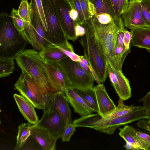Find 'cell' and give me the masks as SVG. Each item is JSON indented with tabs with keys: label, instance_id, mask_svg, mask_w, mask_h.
I'll return each instance as SVG.
<instances>
[{
	"label": "cell",
	"instance_id": "obj_10",
	"mask_svg": "<svg viewBox=\"0 0 150 150\" xmlns=\"http://www.w3.org/2000/svg\"><path fill=\"white\" fill-rule=\"evenodd\" d=\"M45 67L49 81L57 91L64 92L71 88L66 73L57 62L46 61Z\"/></svg>",
	"mask_w": 150,
	"mask_h": 150
},
{
	"label": "cell",
	"instance_id": "obj_7",
	"mask_svg": "<svg viewBox=\"0 0 150 150\" xmlns=\"http://www.w3.org/2000/svg\"><path fill=\"white\" fill-rule=\"evenodd\" d=\"M14 89L38 109H45L43 96L37 84L27 75L22 72L14 84Z\"/></svg>",
	"mask_w": 150,
	"mask_h": 150
},
{
	"label": "cell",
	"instance_id": "obj_28",
	"mask_svg": "<svg viewBox=\"0 0 150 150\" xmlns=\"http://www.w3.org/2000/svg\"><path fill=\"white\" fill-rule=\"evenodd\" d=\"M14 59L0 58V78L8 76L15 70Z\"/></svg>",
	"mask_w": 150,
	"mask_h": 150
},
{
	"label": "cell",
	"instance_id": "obj_4",
	"mask_svg": "<svg viewBox=\"0 0 150 150\" xmlns=\"http://www.w3.org/2000/svg\"><path fill=\"white\" fill-rule=\"evenodd\" d=\"M28 42L15 27L11 14H0V58L15 59Z\"/></svg>",
	"mask_w": 150,
	"mask_h": 150
},
{
	"label": "cell",
	"instance_id": "obj_12",
	"mask_svg": "<svg viewBox=\"0 0 150 150\" xmlns=\"http://www.w3.org/2000/svg\"><path fill=\"white\" fill-rule=\"evenodd\" d=\"M121 15L125 26L129 29L150 27L143 19L140 0L129 1L126 8Z\"/></svg>",
	"mask_w": 150,
	"mask_h": 150
},
{
	"label": "cell",
	"instance_id": "obj_35",
	"mask_svg": "<svg viewBox=\"0 0 150 150\" xmlns=\"http://www.w3.org/2000/svg\"><path fill=\"white\" fill-rule=\"evenodd\" d=\"M141 10L144 21L150 26V0H140Z\"/></svg>",
	"mask_w": 150,
	"mask_h": 150
},
{
	"label": "cell",
	"instance_id": "obj_26",
	"mask_svg": "<svg viewBox=\"0 0 150 150\" xmlns=\"http://www.w3.org/2000/svg\"><path fill=\"white\" fill-rule=\"evenodd\" d=\"M89 0L93 6L95 11V14L100 13H106L111 15L113 19L118 17L116 15L113 6L110 0Z\"/></svg>",
	"mask_w": 150,
	"mask_h": 150
},
{
	"label": "cell",
	"instance_id": "obj_47",
	"mask_svg": "<svg viewBox=\"0 0 150 150\" xmlns=\"http://www.w3.org/2000/svg\"><path fill=\"white\" fill-rule=\"evenodd\" d=\"M112 4L115 13L117 17L118 16L119 7L117 0H110Z\"/></svg>",
	"mask_w": 150,
	"mask_h": 150
},
{
	"label": "cell",
	"instance_id": "obj_30",
	"mask_svg": "<svg viewBox=\"0 0 150 150\" xmlns=\"http://www.w3.org/2000/svg\"><path fill=\"white\" fill-rule=\"evenodd\" d=\"M55 46L72 61L78 62L80 61V56L74 52L72 45L67 40L62 44Z\"/></svg>",
	"mask_w": 150,
	"mask_h": 150
},
{
	"label": "cell",
	"instance_id": "obj_39",
	"mask_svg": "<svg viewBox=\"0 0 150 150\" xmlns=\"http://www.w3.org/2000/svg\"><path fill=\"white\" fill-rule=\"evenodd\" d=\"M139 102H142L143 108L144 109L146 114L150 116V92L140 99Z\"/></svg>",
	"mask_w": 150,
	"mask_h": 150
},
{
	"label": "cell",
	"instance_id": "obj_11",
	"mask_svg": "<svg viewBox=\"0 0 150 150\" xmlns=\"http://www.w3.org/2000/svg\"><path fill=\"white\" fill-rule=\"evenodd\" d=\"M36 124L47 129L57 139L62 137L67 125L58 111L50 110L44 111L42 118Z\"/></svg>",
	"mask_w": 150,
	"mask_h": 150
},
{
	"label": "cell",
	"instance_id": "obj_40",
	"mask_svg": "<svg viewBox=\"0 0 150 150\" xmlns=\"http://www.w3.org/2000/svg\"><path fill=\"white\" fill-rule=\"evenodd\" d=\"M80 60L79 62L80 65L88 74L93 76L90 69V66L87 59L84 57L83 56H80Z\"/></svg>",
	"mask_w": 150,
	"mask_h": 150
},
{
	"label": "cell",
	"instance_id": "obj_19",
	"mask_svg": "<svg viewBox=\"0 0 150 150\" xmlns=\"http://www.w3.org/2000/svg\"><path fill=\"white\" fill-rule=\"evenodd\" d=\"M119 129L120 136L126 142L132 144L137 150H150V143L141 139L136 134V129L132 126L127 125Z\"/></svg>",
	"mask_w": 150,
	"mask_h": 150
},
{
	"label": "cell",
	"instance_id": "obj_32",
	"mask_svg": "<svg viewBox=\"0 0 150 150\" xmlns=\"http://www.w3.org/2000/svg\"><path fill=\"white\" fill-rule=\"evenodd\" d=\"M85 20L88 19L94 15L93 6L89 0H79Z\"/></svg>",
	"mask_w": 150,
	"mask_h": 150
},
{
	"label": "cell",
	"instance_id": "obj_2",
	"mask_svg": "<svg viewBox=\"0 0 150 150\" xmlns=\"http://www.w3.org/2000/svg\"><path fill=\"white\" fill-rule=\"evenodd\" d=\"M142 118L150 119L143 107L121 117L104 120L98 113L90 114L75 119L72 123L76 127L90 128L108 135L113 134L120 127Z\"/></svg>",
	"mask_w": 150,
	"mask_h": 150
},
{
	"label": "cell",
	"instance_id": "obj_23",
	"mask_svg": "<svg viewBox=\"0 0 150 150\" xmlns=\"http://www.w3.org/2000/svg\"><path fill=\"white\" fill-rule=\"evenodd\" d=\"M141 107L140 106L132 105H127L125 104L124 100L119 98L118 104L114 110L107 113L103 117L100 116L101 119L104 120H111L123 116Z\"/></svg>",
	"mask_w": 150,
	"mask_h": 150
},
{
	"label": "cell",
	"instance_id": "obj_33",
	"mask_svg": "<svg viewBox=\"0 0 150 150\" xmlns=\"http://www.w3.org/2000/svg\"><path fill=\"white\" fill-rule=\"evenodd\" d=\"M14 25L23 37L24 33V22L18 13V10L12 8L11 14Z\"/></svg>",
	"mask_w": 150,
	"mask_h": 150
},
{
	"label": "cell",
	"instance_id": "obj_49",
	"mask_svg": "<svg viewBox=\"0 0 150 150\" xmlns=\"http://www.w3.org/2000/svg\"><path fill=\"white\" fill-rule=\"evenodd\" d=\"M1 112V110H0V112Z\"/></svg>",
	"mask_w": 150,
	"mask_h": 150
},
{
	"label": "cell",
	"instance_id": "obj_20",
	"mask_svg": "<svg viewBox=\"0 0 150 150\" xmlns=\"http://www.w3.org/2000/svg\"><path fill=\"white\" fill-rule=\"evenodd\" d=\"M13 97L20 112L25 119L32 124H36L39 120L33 105L21 95L15 94Z\"/></svg>",
	"mask_w": 150,
	"mask_h": 150
},
{
	"label": "cell",
	"instance_id": "obj_37",
	"mask_svg": "<svg viewBox=\"0 0 150 150\" xmlns=\"http://www.w3.org/2000/svg\"><path fill=\"white\" fill-rule=\"evenodd\" d=\"M76 127L72 123L68 124L65 127L62 136L63 142H69L76 130Z\"/></svg>",
	"mask_w": 150,
	"mask_h": 150
},
{
	"label": "cell",
	"instance_id": "obj_31",
	"mask_svg": "<svg viewBox=\"0 0 150 150\" xmlns=\"http://www.w3.org/2000/svg\"><path fill=\"white\" fill-rule=\"evenodd\" d=\"M18 13L23 21L31 24L29 3L27 0H21L18 10Z\"/></svg>",
	"mask_w": 150,
	"mask_h": 150
},
{
	"label": "cell",
	"instance_id": "obj_38",
	"mask_svg": "<svg viewBox=\"0 0 150 150\" xmlns=\"http://www.w3.org/2000/svg\"><path fill=\"white\" fill-rule=\"evenodd\" d=\"M94 15L98 22L103 25L108 24L114 19L111 15L106 13H96Z\"/></svg>",
	"mask_w": 150,
	"mask_h": 150
},
{
	"label": "cell",
	"instance_id": "obj_24",
	"mask_svg": "<svg viewBox=\"0 0 150 150\" xmlns=\"http://www.w3.org/2000/svg\"><path fill=\"white\" fill-rule=\"evenodd\" d=\"M38 53L45 61L57 62L67 57L54 45L43 47Z\"/></svg>",
	"mask_w": 150,
	"mask_h": 150
},
{
	"label": "cell",
	"instance_id": "obj_36",
	"mask_svg": "<svg viewBox=\"0 0 150 150\" xmlns=\"http://www.w3.org/2000/svg\"><path fill=\"white\" fill-rule=\"evenodd\" d=\"M71 8L75 10L78 14V24L83 25L85 21L84 16L79 0H68Z\"/></svg>",
	"mask_w": 150,
	"mask_h": 150
},
{
	"label": "cell",
	"instance_id": "obj_41",
	"mask_svg": "<svg viewBox=\"0 0 150 150\" xmlns=\"http://www.w3.org/2000/svg\"><path fill=\"white\" fill-rule=\"evenodd\" d=\"M138 127L146 131H150V119L142 118L139 120L137 123Z\"/></svg>",
	"mask_w": 150,
	"mask_h": 150
},
{
	"label": "cell",
	"instance_id": "obj_48",
	"mask_svg": "<svg viewBox=\"0 0 150 150\" xmlns=\"http://www.w3.org/2000/svg\"><path fill=\"white\" fill-rule=\"evenodd\" d=\"M124 147L127 150H136V148L131 143L126 142V143L124 145Z\"/></svg>",
	"mask_w": 150,
	"mask_h": 150
},
{
	"label": "cell",
	"instance_id": "obj_8",
	"mask_svg": "<svg viewBox=\"0 0 150 150\" xmlns=\"http://www.w3.org/2000/svg\"><path fill=\"white\" fill-rule=\"evenodd\" d=\"M60 24L67 40L75 41L78 38L75 33V27L77 24L70 18L71 6L68 0H54Z\"/></svg>",
	"mask_w": 150,
	"mask_h": 150
},
{
	"label": "cell",
	"instance_id": "obj_46",
	"mask_svg": "<svg viewBox=\"0 0 150 150\" xmlns=\"http://www.w3.org/2000/svg\"><path fill=\"white\" fill-rule=\"evenodd\" d=\"M137 134L142 139L150 143V136L149 135L136 130Z\"/></svg>",
	"mask_w": 150,
	"mask_h": 150
},
{
	"label": "cell",
	"instance_id": "obj_6",
	"mask_svg": "<svg viewBox=\"0 0 150 150\" xmlns=\"http://www.w3.org/2000/svg\"><path fill=\"white\" fill-rule=\"evenodd\" d=\"M47 30L46 39L50 45H60L67 40L60 24L54 0H42Z\"/></svg>",
	"mask_w": 150,
	"mask_h": 150
},
{
	"label": "cell",
	"instance_id": "obj_51",
	"mask_svg": "<svg viewBox=\"0 0 150 150\" xmlns=\"http://www.w3.org/2000/svg\"><path fill=\"white\" fill-rule=\"evenodd\" d=\"M27 1H28V0H27Z\"/></svg>",
	"mask_w": 150,
	"mask_h": 150
},
{
	"label": "cell",
	"instance_id": "obj_15",
	"mask_svg": "<svg viewBox=\"0 0 150 150\" xmlns=\"http://www.w3.org/2000/svg\"><path fill=\"white\" fill-rule=\"evenodd\" d=\"M98 109V113L101 117L114 110L116 106L107 93L103 83L94 87Z\"/></svg>",
	"mask_w": 150,
	"mask_h": 150
},
{
	"label": "cell",
	"instance_id": "obj_21",
	"mask_svg": "<svg viewBox=\"0 0 150 150\" xmlns=\"http://www.w3.org/2000/svg\"><path fill=\"white\" fill-rule=\"evenodd\" d=\"M97 40L101 53L105 60L115 70L122 71L117 64L115 55L116 41L105 42Z\"/></svg>",
	"mask_w": 150,
	"mask_h": 150
},
{
	"label": "cell",
	"instance_id": "obj_13",
	"mask_svg": "<svg viewBox=\"0 0 150 150\" xmlns=\"http://www.w3.org/2000/svg\"><path fill=\"white\" fill-rule=\"evenodd\" d=\"M108 75L111 84L115 89L119 98L125 100L132 96L129 82L121 70H117L108 64Z\"/></svg>",
	"mask_w": 150,
	"mask_h": 150
},
{
	"label": "cell",
	"instance_id": "obj_27",
	"mask_svg": "<svg viewBox=\"0 0 150 150\" xmlns=\"http://www.w3.org/2000/svg\"><path fill=\"white\" fill-rule=\"evenodd\" d=\"M32 125L30 122L22 123L18 126L17 137V142L14 150L21 149L25 145L26 140L30 136V131Z\"/></svg>",
	"mask_w": 150,
	"mask_h": 150
},
{
	"label": "cell",
	"instance_id": "obj_29",
	"mask_svg": "<svg viewBox=\"0 0 150 150\" xmlns=\"http://www.w3.org/2000/svg\"><path fill=\"white\" fill-rule=\"evenodd\" d=\"M29 4L37 13L41 21L45 33L47 30V25L42 0H31Z\"/></svg>",
	"mask_w": 150,
	"mask_h": 150
},
{
	"label": "cell",
	"instance_id": "obj_45",
	"mask_svg": "<svg viewBox=\"0 0 150 150\" xmlns=\"http://www.w3.org/2000/svg\"><path fill=\"white\" fill-rule=\"evenodd\" d=\"M75 33L76 36L78 38L84 35L85 34V30L82 25L79 24L76 25L75 27Z\"/></svg>",
	"mask_w": 150,
	"mask_h": 150
},
{
	"label": "cell",
	"instance_id": "obj_25",
	"mask_svg": "<svg viewBox=\"0 0 150 150\" xmlns=\"http://www.w3.org/2000/svg\"><path fill=\"white\" fill-rule=\"evenodd\" d=\"M73 89L82 98L94 112L98 113V107L93 88L86 89Z\"/></svg>",
	"mask_w": 150,
	"mask_h": 150
},
{
	"label": "cell",
	"instance_id": "obj_34",
	"mask_svg": "<svg viewBox=\"0 0 150 150\" xmlns=\"http://www.w3.org/2000/svg\"><path fill=\"white\" fill-rule=\"evenodd\" d=\"M130 52V49L127 50L124 46L120 47L116 44L115 53L117 64L121 70H122L123 64L127 55Z\"/></svg>",
	"mask_w": 150,
	"mask_h": 150
},
{
	"label": "cell",
	"instance_id": "obj_17",
	"mask_svg": "<svg viewBox=\"0 0 150 150\" xmlns=\"http://www.w3.org/2000/svg\"><path fill=\"white\" fill-rule=\"evenodd\" d=\"M131 38L130 48L133 46L144 48L150 51V27L131 29Z\"/></svg>",
	"mask_w": 150,
	"mask_h": 150
},
{
	"label": "cell",
	"instance_id": "obj_22",
	"mask_svg": "<svg viewBox=\"0 0 150 150\" xmlns=\"http://www.w3.org/2000/svg\"><path fill=\"white\" fill-rule=\"evenodd\" d=\"M31 23L37 39L42 48L50 45L47 41L44 28L36 12L29 5Z\"/></svg>",
	"mask_w": 150,
	"mask_h": 150
},
{
	"label": "cell",
	"instance_id": "obj_5",
	"mask_svg": "<svg viewBox=\"0 0 150 150\" xmlns=\"http://www.w3.org/2000/svg\"><path fill=\"white\" fill-rule=\"evenodd\" d=\"M57 62L66 73L71 88L79 89L93 88L94 77L88 74L79 62L73 61L67 57Z\"/></svg>",
	"mask_w": 150,
	"mask_h": 150
},
{
	"label": "cell",
	"instance_id": "obj_3",
	"mask_svg": "<svg viewBox=\"0 0 150 150\" xmlns=\"http://www.w3.org/2000/svg\"><path fill=\"white\" fill-rule=\"evenodd\" d=\"M82 26L85 30L84 35L79 42L84 51V57L96 73L100 83H104L108 76V63L103 58L91 18L85 20Z\"/></svg>",
	"mask_w": 150,
	"mask_h": 150
},
{
	"label": "cell",
	"instance_id": "obj_9",
	"mask_svg": "<svg viewBox=\"0 0 150 150\" xmlns=\"http://www.w3.org/2000/svg\"><path fill=\"white\" fill-rule=\"evenodd\" d=\"M97 38L105 42L116 41L118 31L125 27L121 17L114 19L110 23L103 25L98 21L94 15L90 18Z\"/></svg>",
	"mask_w": 150,
	"mask_h": 150
},
{
	"label": "cell",
	"instance_id": "obj_50",
	"mask_svg": "<svg viewBox=\"0 0 150 150\" xmlns=\"http://www.w3.org/2000/svg\"><path fill=\"white\" fill-rule=\"evenodd\" d=\"M0 123H1V122H0Z\"/></svg>",
	"mask_w": 150,
	"mask_h": 150
},
{
	"label": "cell",
	"instance_id": "obj_14",
	"mask_svg": "<svg viewBox=\"0 0 150 150\" xmlns=\"http://www.w3.org/2000/svg\"><path fill=\"white\" fill-rule=\"evenodd\" d=\"M30 136L37 141L42 150H55L57 139L47 129L36 124L33 125Z\"/></svg>",
	"mask_w": 150,
	"mask_h": 150
},
{
	"label": "cell",
	"instance_id": "obj_44",
	"mask_svg": "<svg viewBox=\"0 0 150 150\" xmlns=\"http://www.w3.org/2000/svg\"><path fill=\"white\" fill-rule=\"evenodd\" d=\"M125 27L122 28L118 32L116 39V44L119 46L122 47L124 46L123 43Z\"/></svg>",
	"mask_w": 150,
	"mask_h": 150
},
{
	"label": "cell",
	"instance_id": "obj_43",
	"mask_svg": "<svg viewBox=\"0 0 150 150\" xmlns=\"http://www.w3.org/2000/svg\"><path fill=\"white\" fill-rule=\"evenodd\" d=\"M119 7L118 16H120L126 8L129 2L128 0H117Z\"/></svg>",
	"mask_w": 150,
	"mask_h": 150
},
{
	"label": "cell",
	"instance_id": "obj_16",
	"mask_svg": "<svg viewBox=\"0 0 150 150\" xmlns=\"http://www.w3.org/2000/svg\"><path fill=\"white\" fill-rule=\"evenodd\" d=\"M49 110L58 111L67 125L72 123L71 110L68 101L64 92L60 91L55 94Z\"/></svg>",
	"mask_w": 150,
	"mask_h": 150
},
{
	"label": "cell",
	"instance_id": "obj_18",
	"mask_svg": "<svg viewBox=\"0 0 150 150\" xmlns=\"http://www.w3.org/2000/svg\"><path fill=\"white\" fill-rule=\"evenodd\" d=\"M64 93L69 103L74 108L75 113L82 117L94 112L73 88H69Z\"/></svg>",
	"mask_w": 150,
	"mask_h": 150
},
{
	"label": "cell",
	"instance_id": "obj_42",
	"mask_svg": "<svg viewBox=\"0 0 150 150\" xmlns=\"http://www.w3.org/2000/svg\"><path fill=\"white\" fill-rule=\"evenodd\" d=\"M131 38V34L126 29L124 31L123 43L125 48L127 50H130V45Z\"/></svg>",
	"mask_w": 150,
	"mask_h": 150
},
{
	"label": "cell",
	"instance_id": "obj_1",
	"mask_svg": "<svg viewBox=\"0 0 150 150\" xmlns=\"http://www.w3.org/2000/svg\"><path fill=\"white\" fill-rule=\"evenodd\" d=\"M15 59L22 72L32 79L39 88L44 100L43 111L49 110L55 95L58 92L48 79L46 61L34 49H24L17 55Z\"/></svg>",
	"mask_w": 150,
	"mask_h": 150
}]
</instances>
